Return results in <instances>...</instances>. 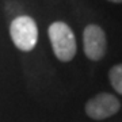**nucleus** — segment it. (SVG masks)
Wrapping results in <instances>:
<instances>
[{
  "label": "nucleus",
  "instance_id": "obj_3",
  "mask_svg": "<svg viewBox=\"0 0 122 122\" xmlns=\"http://www.w3.org/2000/svg\"><path fill=\"white\" fill-rule=\"evenodd\" d=\"M121 109L119 100L111 94L100 92L96 96L91 98L86 105V113L90 118L100 121L111 117Z\"/></svg>",
  "mask_w": 122,
  "mask_h": 122
},
{
  "label": "nucleus",
  "instance_id": "obj_1",
  "mask_svg": "<svg viewBox=\"0 0 122 122\" xmlns=\"http://www.w3.org/2000/svg\"><path fill=\"white\" fill-rule=\"evenodd\" d=\"M53 52L60 61H71L76 54V39L72 29L64 22H54L49 27Z\"/></svg>",
  "mask_w": 122,
  "mask_h": 122
},
{
  "label": "nucleus",
  "instance_id": "obj_6",
  "mask_svg": "<svg viewBox=\"0 0 122 122\" xmlns=\"http://www.w3.org/2000/svg\"><path fill=\"white\" fill-rule=\"evenodd\" d=\"M110 1H113V3H122V0H110Z\"/></svg>",
  "mask_w": 122,
  "mask_h": 122
},
{
  "label": "nucleus",
  "instance_id": "obj_5",
  "mask_svg": "<svg viewBox=\"0 0 122 122\" xmlns=\"http://www.w3.org/2000/svg\"><path fill=\"white\" fill-rule=\"evenodd\" d=\"M109 79L113 88L122 95V64L114 65L109 72Z\"/></svg>",
  "mask_w": 122,
  "mask_h": 122
},
{
  "label": "nucleus",
  "instance_id": "obj_4",
  "mask_svg": "<svg viewBox=\"0 0 122 122\" xmlns=\"http://www.w3.org/2000/svg\"><path fill=\"white\" fill-rule=\"evenodd\" d=\"M83 44L86 56L92 61H98L105 56L107 49L106 34L99 26L88 25L83 33Z\"/></svg>",
  "mask_w": 122,
  "mask_h": 122
},
{
  "label": "nucleus",
  "instance_id": "obj_2",
  "mask_svg": "<svg viewBox=\"0 0 122 122\" xmlns=\"http://www.w3.org/2000/svg\"><path fill=\"white\" fill-rule=\"evenodd\" d=\"M10 34L14 45L19 50L30 52L35 48L38 41V27L33 18L20 15L11 22Z\"/></svg>",
  "mask_w": 122,
  "mask_h": 122
}]
</instances>
